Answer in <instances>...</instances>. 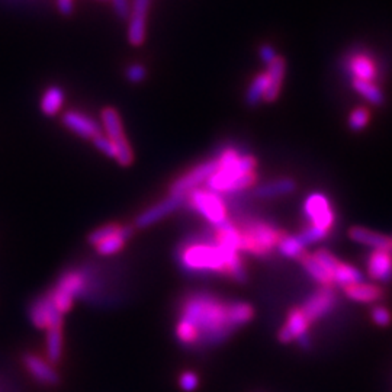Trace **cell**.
Masks as SVG:
<instances>
[{"label": "cell", "mask_w": 392, "mask_h": 392, "mask_svg": "<svg viewBox=\"0 0 392 392\" xmlns=\"http://www.w3.org/2000/svg\"><path fill=\"white\" fill-rule=\"evenodd\" d=\"M234 328L230 316V302L210 293H192L180 307L176 336L180 343L214 344L225 340Z\"/></svg>", "instance_id": "cell-1"}, {"label": "cell", "mask_w": 392, "mask_h": 392, "mask_svg": "<svg viewBox=\"0 0 392 392\" xmlns=\"http://www.w3.org/2000/svg\"><path fill=\"white\" fill-rule=\"evenodd\" d=\"M180 266L195 273H223L237 282L246 280L244 264L239 252L219 246L215 240H192L179 248Z\"/></svg>", "instance_id": "cell-2"}, {"label": "cell", "mask_w": 392, "mask_h": 392, "mask_svg": "<svg viewBox=\"0 0 392 392\" xmlns=\"http://www.w3.org/2000/svg\"><path fill=\"white\" fill-rule=\"evenodd\" d=\"M216 169L208 179L207 189L218 194H232L247 189L256 182V159L235 148H225L219 154Z\"/></svg>", "instance_id": "cell-3"}, {"label": "cell", "mask_w": 392, "mask_h": 392, "mask_svg": "<svg viewBox=\"0 0 392 392\" xmlns=\"http://www.w3.org/2000/svg\"><path fill=\"white\" fill-rule=\"evenodd\" d=\"M243 237V252L256 256H266L278 246L282 232L273 225L263 221H248L239 227Z\"/></svg>", "instance_id": "cell-4"}, {"label": "cell", "mask_w": 392, "mask_h": 392, "mask_svg": "<svg viewBox=\"0 0 392 392\" xmlns=\"http://www.w3.org/2000/svg\"><path fill=\"white\" fill-rule=\"evenodd\" d=\"M87 287L89 282L85 272L70 271L60 278L56 288L49 293V296L56 308L61 314H65L71 308L74 298L83 295Z\"/></svg>", "instance_id": "cell-5"}, {"label": "cell", "mask_w": 392, "mask_h": 392, "mask_svg": "<svg viewBox=\"0 0 392 392\" xmlns=\"http://www.w3.org/2000/svg\"><path fill=\"white\" fill-rule=\"evenodd\" d=\"M185 202L214 227L227 221V207L221 195L210 189H201V187H198V189L186 195Z\"/></svg>", "instance_id": "cell-6"}, {"label": "cell", "mask_w": 392, "mask_h": 392, "mask_svg": "<svg viewBox=\"0 0 392 392\" xmlns=\"http://www.w3.org/2000/svg\"><path fill=\"white\" fill-rule=\"evenodd\" d=\"M304 214L308 219V227L323 232L325 237L330 234L336 221V214L330 199L324 194L314 192L308 195L304 202Z\"/></svg>", "instance_id": "cell-7"}, {"label": "cell", "mask_w": 392, "mask_h": 392, "mask_svg": "<svg viewBox=\"0 0 392 392\" xmlns=\"http://www.w3.org/2000/svg\"><path fill=\"white\" fill-rule=\"evenodd\" d=\"M102 125L106 137L112 141L117 148L115 160L122 166H130L133 163L134 154L133 148L128 143L127 137H125L123 125L121 121L119 114L114 108H105L102 111Z\"/></svg>", "instance_id": "cell-8"}, {"label": "cell", "mask_w": 392, "mask_h": 392, "mask_svg": "<svg viewBox=\"0 0 392 392\" xmlns=\"http://www.w3.org/2000/svg\"><path fill=\"white\" fill-rule=\"evenodd\" d=\"M312 256L323 264V268L327 271L328 275H330V278L333 280V285L346 288L349 285L364 282V273L356 269L355 266L339 260L334 255L328 252V250L320 248Z\"/></svg>", "instance_id": "cell-9"}, {"label": "cell", "mask_w": 392, "mask_h": 392, "mask_svg": "<svg viewBox=\"0 0 392 392\" xmlns=\"http://www.w3.org/2000/svg\"><path fill=\"white\" fill-rule=\"evenodd\" d=\"M216 169V160H208L198 164L192 170L186 171L183 176H180L175 183L170 186V194L173 195H187L189 192L198 189L203 183H207L208 179Z\"/></svg>", "instance_id": "cell-10"}, {"label": "cell", "mask_w": 392, "mask_h": 392, "mask_svg": "<svg viewBox=\"0 0 392 392\" xmlns=\"http://www.w3.org/2000/svg\"><path fill=\"white\" fill-rule=\"evenodd\" d=\"M29 317L35 327L44 328V330L61 328L62 324V314L56 308L49 295L40 298L31 305Z\"/></svg>", "instance_id": "cell-11"}, {"label": "cell", "mask_w": 392, "mask_h": 392, "mask_svg": "<svg viewBox=\"0 0 392 392\" xmlns=\"http://www.w3.org/2000/svg\"><path fill=\"white\" fill-rule=\"evenodd\" d=\"M337 304V296L332 288H321L314 292L301 307L309 323L317 321L332 312Z\"/></svg>", "instance_id": "cell-12"}, {"label": "cell", "mask_w": 392, "mask_h": 392, "mask_svg": "<svg viewBox=\"0 0 392 392\" xmlns=\"http://www.w3.org/2000/svg\"><path fill=\"white\" fill-rule=\"evenodd\" d=\"M151 6V0H133L128 22V41L134 46L143 45L146 41L147 15Z\"/></svg>", "instance_id": "cell-13"}, {"label": "cell", "mask_w": 392, "mask_h": 392, "mask_svg": "<svg viewBox=\"0 0 392 392\" xmlns=\"http://www.w3.org/2000/svg\"><path fill=\"white\" fill-rule=\"evenodd\" d=\"M185 199H186L185 195L170 194V196H167L162 202L155 203V205L150 207L143 214H139L138 218H137V225L138 227H148L154 223H159L162 218H164L166 215L176 211L182 205V203H185Z\"/></svg>", "instance_id": "cell-14"}, {"label": "cell", "mask_w": 392, "mask_h": 392, "mask_svg": "<svg viewBox=\"0 0 392 392\" xmlns=\"http://www.w3.org/2000/svg\"><path fill=\"white\" fill-rule=\"evenodd\" d=\"M62 123H65L71 133L89 139L96 138L103 133L102 127L95 119L78 111L66 112L62 115Z\"/></svg>", "instance_id": "cell-15"}, {"label": "cell", "mask_w": 392, "mask_h": 392, "mask_svg": "<svg viewBox=\"0 0 392 392\" xmlns=\"http://www.w3.org/2000/svg\"><path fill=\"white\" fill-rule=\"evenodd\" d=\"M368 275L376 282L392 280V252L388 250H372L366 259Z\"/></svg>", "instance_id": "cell-16"}, {"label": "cell", "mask_w": 392, "mask_h": 392, "mask_svg": "<svg viewBox=\"0 0 392 392\" xmlns=\"http://www.w3.org/2000/svg\"><path fill=\"white\" fill-rule=\"evenodd\" d=\"M349 237L355 243L370 247L372 250H388V252H392V237H388V235L378 231H372L366 227H352L349 230Z\"/></svg>", "instance_id": "cell-17"}, {"label": "cell", "mask_w": 392, "mask_h": 392, "mask_svg": "<svg viewBox=\"0 0 392 392\" xmlns=\"http://www.w3.org/2000/svg\"><path fill=\"white\" fill-rule=\"evenodd\" d=\"M309 321L305 317L301 308H293L289 311L285 325L280 328L279 340L282 343H291L292 340L300 339L301 336L308 333Z\"/></svg>", "instance_id": "cell-18"}, {"label": "cell", "mask_w": 392, "mask_h": 392, "mask_svg": "<svg viewBox=\"0 0 392 392\" xmlns=\"http://www.w3.org/2000/svg\"><path fill=\"white\" fill-rule=\"evenodd\" d=\"M24 364L26 370L33 375L38 382L45 385H54L58 382V373L46 360L35 355H26L24 357Z\"/></svg>", "instance_id": "cell-19"}, {"label": "cell", "mask_w": 392, "mask_h": 392, "mask_svg": "<svg viewBox=\"0 0 392 392\" xmlns=\"http://www.w3.org/2000/svg\"><path fill=\"white\" fill-rule=\"evenodd\" d=\"M343 291L349 300L362 304L376 302L384 296V289L380 285L366 284V282H359V284L349 285L346 288H343Z\"/></svg>", "instance_id": "cell-20"}, {"label": "cell", "mask_w": 392, "mask_h": 392, "mask_svg": "<svg viewBox=\"0 0 392 392\" xmlns=\"http://www.w3.org/2000/svg\"><path fill=\"white\" fill-rule=\"evenodd\" d=\"M348 70L352 74V80H365L375 82L376 66L370 57L366 54H355L348 60Z\"/></svg>", "instance_id": "cell-21"}, {"label": "cell", "mask_w": 392, "mask_h": 392, "mask_svg": "<svg viewBox=\"0 0 392 392\" xmlns=\"http://www.w3.org/2000/svg\"><path fill=\"white\" fill-rule=\"evenodd\" d=\"M285 71H287L285 58L278 56V58L272 61L268 66V70H266L269 77V87H268V93H266V96H264L266 102H273L278 99L280 89H282V83H284V78H285Z\"/></svg>", "instance_id": "cell-22"}, {"label": "cell", "mask_w": 392, "mask_h": 392, "mask_svg": "<svg viewBox=\"0 0 392 392\" xmlns=\"http://www.w3.org/2000/svg\"><path fill=\"white\" fill-rule=\"evenodd\" d=\"M131 234H133V230L130 227L121 225L118 231H115L114 234H111L109 237L103 239L95 246L98 253L102 256H111V255L118 253L119 250L123 247L125 241L131 237Z\"/></svg>", "instance_id": "cell-23"}, {"label": "cell", "mask_w": 392, "mask_h": 392, "mask_svg": "<svg viewBox=\"0 0 392 392\" xmlns=\"http://www.w3.org/2000/svg\"><path fill=\"white\" fill-rule=\"evenodd\" d=\"M278 250L289 259H302L305 256V244L300 239V235H289L282 232L278 241Z\"/></svg>", "instance_id": "cell-24"}, {"label": "cell", "mask_w": 392, "mask_h": 392, "mask_svg": "<svg viewBox=\"0 0 392 392\" xmlns=\"http://www.w3.org/2000/svg\"><path fill=\"white\" fill-rule=\"evenodd\" d=\"M62 103H65V92L58 86H50L42 95L41 111L45 115L53 117L60 112Z\"/></svg>", "instance_id": "cell-25"}, {"label": "cell", "mask_w": 392, "mask_h": 392, "mask_svg": "<svg viewBox=\"0 0 392 392\" xmlns=\"http://www.w3.org/2000/svg\"><path fill=\"white\" fill-rule=\"evenodd\" d=\"M302 266L304 269L307 271V273L316 280L323 288H332L333 287V280L330 278V275L327 273V271L323 268V264L314 257L312 255H305L302 259Z\"/></svg>", "instance_id": "cell-26"}, {"label": "cell", "mask_w": 392, "mask_h": 392, "mask_svg": "<svg viewBox=\"0 0 392 392\" xmlns=\"http://www.w3.org/2000/svg\"><path fill=\"white\" fill-rule=\"evenodd\" d=\"M292 191H295V182L292 179H278L275 182L264 183L257 187V196L260 198H275L288 195Z\"/></svg>", "instance_id": "cell-27"}, {"label": "cell", "mask_w": 392, "mask_h": 392, "mask_svg": "<svg viewBox=\"0 0 392 392\" xmlns=\"http://www.w3.org/2000/svg\"><path fill=\"white\" fill-rule=\"evenodd\" d=\"M268 87H269V77L268 73H260L257 74L253 82L250 83L248 90L246 93V101L248 105L256 106L259 105L262 101H264L266 93H268Z\"/></svg>", "instance_id": "cell-28"}, {"label": "cell", "mask_w": 392, "mask_h": 392, "mask_svg": "<svg viewBox=\"0 0 392 392\" xmlns=\"http://www.w3.org/2000/svg\"><path fill=\"white\" fill-rule=\"evenodd\" d=\"M353 89L359 93L360 96H364L369 103L375 106H381L385 102L384 92L375 82H365V80H352Z\"/></svg>", "instance_id": "cell-29"}, {"label": "cell", "mask_w": 392, "mask_h": 392, "mask_svg": "<svg viewBox=\"0 0 392 392\" xmlns=\"http://www.w3.org/2000/svg\"><path fill=\"white\" fill-rule=\"evenodd\" d=\"M46 357L50 364H57L62 353V334L61 328H50L46 330Z\"/></svg>", "instance_id": "cell-30"}, {"label": "cell", "mask_w": 392, "mask_h": 392, "mask_svg": "<svg viewBox=\"0 0 392 392\" xmlns=\"http://www.w3.org/2000/svg\"><path fill=\"white\" fill-rule=\"evenodd\" d=\"M230 316L234 325L240 327L253 318L255 311L247 302H230Z\"/></svg>", "instance_id": "cell-31"}, {"label": "cell", "mask_w": 392, "mask_h": 392, "mask_svg": "<svg viewBox=\"0 0 392 392\" xmlns=\"http://www.w3.org/2000/svg\"><path fill=\"white\" fill-rule=\"evenodd\" d=\"M370 121V114L366 108L359 106L356 109H353L350 117H349V128L355 133L364 131Z\"/></svg>", "instance_id": "cell-32"}, {"label": "cell", "mask_w": 392, "mask_h": 392, "mask_svg": "<svg viewBox=\"0 0 392 392\" xmlns=\"http://www.w3.org/2000/svg\"><path fill=\"white\" fill-rule=\"evenodd\" d=\"M370 318L378 327H388L392 323V314L388 308L382 305H376L370 311Z\"/></svg>", "instance_id": "cell-33"}, {"label": "cell", "mask_w": 392, "mask_h": 392, "mask_svg": "<svg viewBox=\"0 0 392 392\" xmlns=\"http://www.w3.org/2000/svg\"><path fill=\"white\" fill-rule=\"evenodd\" d=\"M92 141H93V144H95V147L99 151H102L108 157H112V159H115V157H117V148H115L112 141L109 139L106 135H103V133L101 135H98L96 138H93Z\"/></svg>", "instance_id": "cell-34"}, {"label": "cell", "mask_w": 392, "mask_h": 392, "mask_svg": "<svg viewBox=\"0 0 392 392\" xmlns=\"http://www.w3.org/2000/svg\"><path fill=\"white\" fill-rule=\"evenodd\" d=\"M179 385L180 388L185 391V392H192L198 388L199 385V378H198V375L194 373V372H183L180 375V378H179Z\"/></svg>", "instance_id": "cell-35"}, {"label": "cell", "mask_w": 392, "mask_h": 392, "mask_svg": "<svg viewBox=\"0 0 392 392\" xmlns=\"http://www.w3.org/2000/svg\"><path fill=\"white\" fill-rule=\"evenodd\" d=\"M125 76H127V78L130 82L133 83H141L146 78L147 76V71L144 69V66H141V65H133L127 69V71H125Z\"/></svg>", "instance_id": "cell-36"}, {"label": "cell", "mask_w": 392, "mask_h": 392, "mask_svg": "<svg viewBox=\"0 0 392 392\" xmlns=\"http://www.w3.org/2000/svg\"><path fill=\"white\" fill-rule=\"evenodd\" d=\"M114 12L121 19H128L131 13V2L130 0H111Z\"/></svg>", "instance_id": "cell-37"}, {"label": "cell", "mask_w": 392, "mask_h": 392, "mask_svg": "<svg viewBox=\"0 0 392 392\" xmlns=\"http://www.w3.org/2000/svg\"><path fill=\"white\" fill-rule=\"evenodd\" d=\"M259 56L262 58V61L264 62L266 66H269L272 61H275L278 58V54H276V50L273 49L272 45H268V44H264L260 46V50H259Z\"/></svg>", "instance_id": "cell-38"}, {"label": "cell", "mask_w": 392, "mask_h": 392, "mask_svg": "<svg viewBox=\"0 0 392 392\" xmlns=\"http://www.w3.org/2000/svg\"><path fill=\"white\" fill-rule=\"evenodd\" d=\"M57 6L62 15H70L74 9L73 0H57Z\"/></svg>", "instance_id": "cell-39"}, {"label": "cell", "mask_w": 392, "mask_h": 392, "mask_svg": "<svg viewBox=\"0 0 392 392\" xmlns=\"http://www.w3.org/2000/svg\"><path fill=\"white\" fill-rule=\"evenodd\" d=\"M296 341L300 343V346H301L302 349H309V348H311V339H309V334H308V333L304 334V336H301L300 339H296Z\"/></svg>", "instance_id": "cell-40"}]
</instances>
